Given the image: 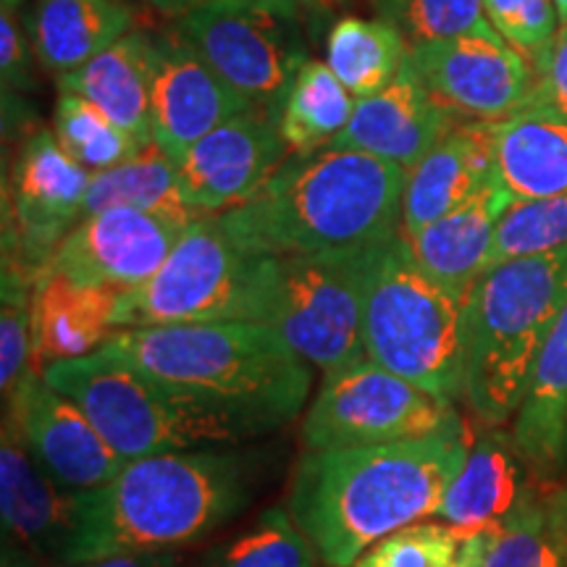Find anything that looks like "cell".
Here are the masks:
<instances>
[{"label":"cell","instance_id":"1","mask_svg":"<svg viewBox=\"0 0 567 567\" xmlns=\"http://www.w3.org/2000/svg\"><path fill=\"white\" fill-rule=\"evenodd\" d=\"M467 450L463 417L423 439L305 452L287 513L329 567H352L394 530L436 517Z\"/></svg>","mask_w":567,"mask_h":567},{"label":"cell","instance_id":"2","mask_svg":"<svg viewBox=\"0 0 567 567\" xmlns=\"http://www.w3.org/2000/svg\"><path fill=\"white\" fill-rule=\"evenodd\" d=\"M405 182L396 163L326 145L289 155L250 200L218 218L255 255H363L400 234Z\"/></svg>","mask_w":567,"mask_h":567},{"label":"cell","instance_id":"3","mask_svg":"<svg viewBox=\"0 0 567 567\" xmlns=\"http://www.w3.org/2000/svg\"><path fill=\"white\" fill-rule=\"evenodd\" d=\"M250 494L243 460L221 450L130 460L118 476L76 494L61 565L176 551L213 534Z\"/></svg>","mask_w":567,"mask_h":567},{"label":"cell","instance_id":"4","mask_svg":"<svg viewBox=\"0 0 567 567\" xmlns=\"http://www.w3.org/2000/svg\"><path fill=\"white\" fill-rule=\"evenodd\" d=\"M101 350L176 392L243 417L260 434L300 415L310 394V363L268 323L122 329Z\"/></svg>","mask_w":567,"mask_h":567},{"label":"cell","instance_id":"5","mask_svg":"<svg viewBox=\"0 0 567 567\" xmlns=\"http://www.w3.org/2000/svg\"><path fill=\"white\" fill-rule=\"evenodd\" d=\"M565 305L567 247L494 266L465 297L463 400L486 429L517 415Z\"/></svg>","mask_w":567,"mask_h":567},{"label":"cell","instance_id":"6","mask_svg":"<svg viewBox=\"0 0 567 567\" xmlns=\"http://www.w3.org/2000/svg\"><path fill=\"white\" fill-rule=\"evenodd\" d=\"M463 305L415 264L400 231L363 258L365 358L439 400H463Z\"/></svg>","mask_w":567,"mask_h":567},{"label":"cell","instance_id":"7","mask_svg":"<svg viewBox=\"0 0 567 567\" xmlns=\"http://www.w3.org/2000/svg\"><path fill=\"white\" fill-rule=\"evenodd\" d=\"M42 375L82 408L105 444L126 463L260 436L243 417L176 392L103 350L42 368Z\"/></svg>","mask_w":567,"mask_h":567},{"label":"cell","instance_id":"8","mask_svg":"<svg viewBox=\"0 0 567 567\" xmlns=\"http://www.w3.org/2000/svg\"><path fill=\"white\" fill-rule=\"evenodd\" d=\"M271 255L247 252L218 213L195 218L166 264L118 297L116 331L147 326L255 321L264 323Z\"/></svg>","mask_w":567,"mask_h":567},{"label":"cell","instance_id":"9","mask_svg":"<svg viewBox=\"0 0 567 567\" xmlns=\"http://www.w3.org/2000/svg\"><path fill=\"white\" fill-rule=\"evenodd\" d=\"M300 13L287 0H218L174 27L226 84L281 124L289 90L310 61Z\"/></svg>","mask_w":567,"mask_h":567},{"label":"cell","instance_id":"10","mask_svg":"<svg viewBox=\"0 0 567 567\" xmlns=\"http://www.w3.org/2000/svg\"><path fill=\"white\" fill-rule=\"evenodd\" d=\"M363 255H271L264 323L323 375L363 363Z\"/></svg>","mask_w":567,"mask_h":567},{"label":"cell","instance_id":"11","mask_svg":"<svg viewBox=\"0 0 567 567\" xmlns=\"http://www.w3.org/2000/svg\"><path fill=\"white\" fill-rule=\"evenodd\" d=\"M452 402L423 392L373 360L326 375L302 421L305 452L396 444L436 434L455 421Z\"/></svg>","mask_w":567,"mask_h":567},{"label":"cell","instance_id":"12","mask_svg":"<svg viewBox=\"0 0 567 567\" xmlns=\"http://www.w3.org/2000/svg\"><path fill=\"white\" fill-rule=\"evenodd\" d=\"M90 179L92 172L63 151L55 132L27 134L3 193V264L40 279L63 237L82 221Z\"/></svg>","mask_w":567,"mask_h":567},{"label":"cell","instance_id":"13","mask_svg":"<svg viewBox=\"0 0 567 567\" xmlns=\"http://www.w3.org/2000/svg\"><path fill=\"white\" fill-rule=\"evenodd\" d=\"M408 61L457 122H502L534 97L538 82L534 66L505 40L429 42L410 48Z\"/></svg>","mask_w":567,"mask_h":567},{"label":"cell","instance_id":"14","mask_svg":"<svg viewBox=\"0 0 567 567\" xmlns=\"http://www.w3.org/2000/svg\"><path fill=\"white\" fill-rule=\"evenodd\" d=\"M9 413L30 455L66 494H90L118 476L126 465L105 444L101 431L82 408L48 384L40 368H32L6 400Z\"/></svg>","mask_w":567,"mask_h":567},{"label":"cell","instance_id":"15","mask_svg":"<svg viewBox=\"0 0 567 567\" xmlns=\"http://www.w3.org/2000/svg\"><path fill=\"white\" fill-rule=\"evenodd\" d=\"M187 226L179 218L132 208L92 213L63 237L45 271L126 292L158 274Z\"/></svg>","mask_w":567,"mask_h":567},{"label":"cell","instance_id":"16","mask_svg":"<svg viewBox=\"0 0 567 567\" xmlns=\"http://www.w3.org/2000/svg\"><path fill=\"white\" fill-rule=\"evenodd\" d=\"M289 158L279 122L250 109L213 130L176 161L184 200L200 216L250 200Z\"/></svg>","mask_w":567,"mask_h":567},{"label":"cell","instance_id":"17","mask_svg":"<svg viewBox=\"0 0 567 567\" xmlns=\"http://www.w3.org/2000/svg\"><path fill=\"white\" fill-rule=\"evenodd\" d=\"M250 109L255 105L205 63L174 24L153 32V142L168 158L179 161L205 134Z\"/></svg>","mask_w":567,"mask_h":567},{"label":"cell","instance_id":"18","mask_svg":"<svg viewBox=\"0 0 567 567\" xmlns=\"http://www.w3.org/2000/svg\"><path fill=\"white\" fill-rule=\"evenodd\" d=\"M457 124L405 61L389 87L354 103L350 124L329 142V147L375 155L410 172Z\"/></svg>","mask_w":567,"mask_h":567},{"label":"cell","instance_id":"19","mask_svg":"<svg viewBox=\"0 0 567 567\" xmlns=\"http://www.w3.org/2000/svg\"><path fill=\"white\" fill-rule=\"evenodd\" d=\"M76 494H66L34 463L13 423L6 417L0 444V513L6 551L51 559L61 567L74 517Z\"/></svg>","mask_w":567,"mask_h":567},{"label":"cell","instance_id":"20","mask_svg":"<svg viewBox=\"0 0 567 567\" xmlns=\"http://www.w3.org/2000/svg\"><path fill=\"white\" fill-rule=\"evenodd\" d=\"M496 179L492 124L460 122L408 172L402 234H415L457 210Z\"/></svg>","mask_w":567,"mask_h":567},{"label":"cell","instance_id":"21","mask_svg":"<svg viewBox=\"0 0 567 567\" xmlns=\"http://www.w3.org/2000/svg\"><path fill=\"white\" fill-rule=\"evenodd\" d=\"M513 203L515 197L496 176L457 210L402 237L415 264L452 295L465 300L481 276L488 271L496 226Z\"/></svg>","mask_w":567,"mask_h":567},{"label":"cell","instance_id":"22","mask_svg":"<svg viewBox=\"0 0 567 567\" xmlns=\"http://www.w3.org/2000/svg\"><path fill=\"white\" fill-rule=\"evenodd\" d=\"M496 176L515 200L567 193V116L542 97L492 124Z\"/></svg>","mask_w":567,"mask_h":567},{"label":"cell","instance_id":"23","mask_svg":"<svg viewBox=\"0 0 567 567\" xmlns=\"http://www.w3.org/2000/svg\"><path fill=\"white\" fill-rule=\"evenodd\" d=\"M122 292L87 287L69 276L45 271L34 281V365L97 352L116 334V308Z\"/></svg>","mask_w":567,"mask_h":567},{"label":"cell","instance_id":"24","mask_svg":"<svg viewBox=\"0 0 567 567\" xmlns=\"http://www.w3.org/2000/svg\"><path fill=\"white\" fill-rule=\"evenodd\" d=\"M151 80L153 32L132 30L82 69L61 74L59 92H76L87 97L140 145H151Z\"/></svg>","mask_w":567,"mask_h":567},{"label":"cell","instance_id":"25","mask_svg":"<svg viewBox=\"0 0 567 567\" xmlns=\"http://www.w3.org/2000/svg\"><path fill=\"white\" fill-rule=\"evenodd\" d=\"M515 439L486 429L467 450L457 478L446 488L436 517L460 534L494 530L523 499Z\"/></svg>","mask_w":567,"mask_h":567},{"label":"cell","instance_id":"26","mask_svg":"<svg viewBox=\"0 0 567 567\" xmlns=\"http://www.w3.org/2000/svg\"><path fill=\"white\" fill-rule=\"evenodd\" d=\"M30 45L48 71L82 69L134 30L126 0H40L27 21Z\"/></svg>","mask_w":567,"mask_h":567},{"label":"cell","instance_id":"27","mask_svg":"<svg viewBox=\"0 0 567 567\" xmlns=\"http://www.w3.org/2000/svg\"><path fill=\"white\" fill-rule=\"evenodd\" d=\"M517 452L542 476L565 465L567 439V305L538 354L530 384L515 415Z\"/></svg>","mask_w":567,"mask_h":567},{"label":"cell","instance_id":"28","mask_svg":"<svg viewBox=\"0 0 567 567\" xmlns=\"http://www.w3.org/2000/svg\"><path fill=\"white\" fill-rule=\"evenodd\" d=\"M113 208L161 213V216L179 218L187 224L200 218V213H195L184 200L176 161L168 158L155 142L109 172L92 174L82 218Z\"/></svg>","mask_w":567,"mask_h":567},{"label":"cell","instance_id":"29","mask_svg":"<svg viewBox=\"0 0 567 567\" xmlns=\"http://www.w3.org/2000/svg\"><path fill=\"white\" fill-rule=\"evenodd\" d=\"M408 53L405 38L381 19L339 17L326 38V66L358 101L389 87Z\"/></svg>","mask_w":567,"mask_h":567},{"label":"cell","instance_id":"30","mask_svg":"<svg viewBox=\"0 0 567 567\" xmlns=\"http://www.w3.org/2000/svg\"><path fill=\"white\" fill-rule=\"evenodd\" d=\"M358 97L321 61H308L289 90L281 116V137L289 155L321 151L350 124Z\"/></svg>","mask_w":567,"mask_h":567},{"label":"cell","instance_id":"31","mask_svg":"<svg viewBox=\"0 0 567 567\" xmlns=\"http://www.w3.org/2000/svg\"><path fill=\"white\" fill-rule=\"evenodd\" d=\"M486 567H567V534L549 499L523 494L507 520L492 530Z\"/></svg>","mask_w":567,"mask_h":567},{"label":"cell","instance_id":"32","mask_svg":"<svg viewBox=\"0 0 567 567\" xmlns=\"http://www.w3.org/2000/svg\"><path fill=\"white\" fill-rule=\"evenodd\" d=\"M373 11L405 38L408 48L455 38L502 40L484 0H373Z\"/></svg>","mask_w":567,"mask_h":567},{"label":"cell","instance_id":"33","mask_svg":"<svg viewBox=\"0 0 567 567\" xmlns=\"http://www.w3.org/2000/svg\"><path fill=\"white\" fill-rule=\"evenodd\" d=\"M53 132L63 151L92 174L109 172L145 147L130 132L113 124L95 103L76 92L59 95Z\"/></svg>","mask_w":567,"mask_h":567},{"label":"cell","instance_id":"34","mask_svg":"<svg viewBox=\"0 0 567 567\" xmlns=\"http://www.w3.org/2000/svg\"><path fill=\"white\" fill-rule=\"evenodd\" d=\"M321 555L287 509H266L245 534L208 557L205 567H318Z\"/></svg>","mask_w":567,"mask_h":567},{"label":"cell","instance_id":"35","mask_svg":"<svg viewBox=\"0 0 567 567\" xmlns=\"http://www.w3.org/2000/svg\"><path fill=\"white\" fill-rule=\"evenodd\" d=\"M559 247H567V193L515 200L496 226L488 271L507 260L555 252Z\"/></svg>","mask_w":567,"mask_h":567},{"label":"cell","instance_id":"36","mask_svg":"<svg viewBox=\"0 0 567 567\" xmlns=\"http://www.w3.org/2000/svg\"><path fill=\"white\" fill-rule=\"evenodd\" d=\"M34 276L17 264H3L0 295V386L9 400L34 365Z\"/></svg>","mask_w":567,"mask_h":567},{"label":"cell","instance_id":"37","mask_svg":"<svg viewBox=\"0 0 567 567\" xmlns=\"http://www.w3.org/2000/svg\"><path fill=\"white\" fill-rule=\"evenodd\" d=\"M463 538L446 523L421 520L381 538L352 567H452Z\"/></svg>","mask_w":567,"mask_h":567},{"label":"cell","instance_id":"38","mask_svg":"<svg viewBox=\"0 0 567 567\" xmlns=\"http://www.w3.org/2000/svg\"><path fill=\"white\" fill-rule=\"evenodd\" d=\"M484 6L499 38L513 45L534 71L542 69L557 38L555 0H484Z\"/></svg>","mask_w":567,"mask_h":567},{"label":"cell","instance_id":"39","mask_svg":"<svg viewBox=\"0 0 567 567\" xmlns=\"http://www.w3.org/2000/svg\"><path fill=\"white\" fill-rule=\"evenodd\" d=\"M0 76H3V95L32 90V61L24 34L13 11L3 9L0 19Z\"/></svg>","mask_w":567,"mask_h":567},{"label":"cell","instance_id":"40","mask_svg":"<svg viewBox=\"0 0 567 567\" xmlns=\"http://www.w3.org/2000/svg\"><path fill=\"white\" fill-rule=\"evenodd\" d=\"M536 97L555 105L567 116V24L557 32L544 66L536 71Z\"/></svg>","mask_w":567,"mask_h":567},{"label":"cell","instance_id":"41","mask_svg":"<svg viewBox=\"0 0 567 567\" xmlns=\"http://www.w3.org/2000/svg\"><path fill=\"white\" fill-rule=\"evenodd\" d=\"M61 567H187L176 551H137V555H113L92 563Z\"/></svg>","mask_w":567,"mask_h":567},{"label":"cell","instance_id":"42","mask_svg":"<svg viewBox=\"0 0 567 567\" xmlns=\"http://www.w3.org/2000/svg\"><path fill=\"white\" fill-rule=\"evenodd\" d=\"M488 544H492V530H478V534H467L460 544L457 559L452 567H486Z\"/></svg>","mask_w":567,"mask_h":567},{"label":"cell","instance_id":"43","mask_svg":"<svg viewBox=\"0 0 567 567\" xmlns=\"http://www.w3.org/2000/svg\"><path fill=\"white\" fill-rule=\"evenodd\" d=\"M134 3L147 6V9L163 13L168 19H182L184 13L200 9V6L218 3V0H134ZM287 3H300V0H287Z\"/></svg>","mask_w":567,"mask_h":567},{"label":"cell","instance_id":"44","mask_svg":"<svg viewBox=\"0 0 567 567\" xmlns=\"http://www.w3.org/2000/svg\"><path fill=\"white\" fill-rule=\"evenodd\" d=\"M347 3H350V0H300V9L308 13V17L321 21L334 17V13L342 11Z\"/></svg>","mask_w":567,"mask_h":567},{"label":"cell","instance_id":"45","mask_svg":"<svg viewBox=\"0 0 567 567\" xmlns=\"http://www.w3.org/2000/svg\"><path fill=\"white\" fill-rule=\"evenodd\" d=\"M549 505H551V513H555V517H557V523L567 534V481H565V486L559 488L555 496H551Z\"/></svg>","mask_w":567,"mask_h":567},{"label":"cell","instance_id":"46","mask_svg":"<svg viewBox=\"0 0 567 567\" xmlns=\"http://www.w3.org/2000/svg\"><path fill=\"white\" fill-rule=\"evenodd\" d=\"M3 567H30V559L17 555V551H3Z\"/></svg>","mask_w":567,"mask_h":567},{"label":"cell","instance_id":"47","mask_svg":"<svg viewBox=\"0 0 567 567\" xmlns=\"http://www.w3.org/2000/svg\"><path fill=\"white\" fill-rule=\"evenodd\" d=\"M555 9H557L559 21H565L567 24V0H555Z\"/></svg>","mask_w":567,"mask_h":567},{"label":"cell","instance_id":"48","mask_svg":"<svg viewBox=\"0 0 567 567\" xmlns=\"http://www.w3.org/2000/svg\"><path fill=\"white\" fill-rule=\"evenodd\" d=\"M19 6H21V0H3V9H9V11L19 9Z\"/></svg>","mask_w":567,"mask_h":567},{"label":"cell","instance_id":"49","mask_svg":"<svg viewBox=\"0 0 567 567\" xmlns=\"http://www.w3.org/2000/svg\"><path fill=\"white\" fill-rule=\"evenodd\" d=\"M565 465H567V439H565Z\"/></svg>","mask_w":567,"mask_h":567}]
</instances>
